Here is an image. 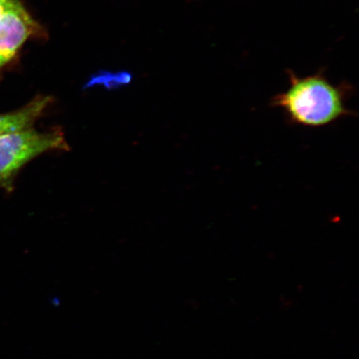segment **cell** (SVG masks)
Instances as JSON below:
<instances>
[{
    "mask_svg": "<svg viewBox=\"0 0 359 359\" xmlns=\"http://www.w3.org/2000/svg\"><path fill=\"white\" fill-rule=\"evenodd\" d=\"M51 102L50 97L39 96L20 110L0 114V135L31 128Z\"/></svg>",
    "mask_w": 359,
    "mask_h": 359,
    "instance_id": "cell-4",
    "label": "cell"
},
{
    "mask_svg": "<svg viewBox=\"0 0 359 359\" xmlns=\"http://www.w3.org/2000/svg\"><path fill=\"white\" fill-rule=\"evenodd\" d=\"M15 0H0V16L6 12Z\"/></svg>",
    "mask_w": 359,
    "mask_h": 359,
    "instance_id": "cell-5",
    "label": "cell"
},
{
    "mask_svg": "<svg viewBox=\"0 0 359 359\" xmlns=\"http://www.w3.org/2000/svg\"><path fill=\"white\" fill-rule=\"evenodd\" d=\"M42 34V27L15 0L0 16V69L11 62L27 40Z\"/></svg>",
    "mask_w": 359,
    "mask_h": 359,
    "instance_id": "cell-3",
    "label": "cell"
},
{
    "mask_svg": "<svg viewBox=\"0 0 359 359\" xmlns=\"http://www.w3.org/2000/svg\"><path fill=\"white\" fill-rule=\"evenodd\" d=\"M55 150L69 151L64 132L33 128L0 135V187L11 190L20 170L36 156Z\"/></svg>",
    "mask_w": 359,
    "mask_h": 359,
    "instance_id": "cell-2",
    "label": "cell"
},
{
    "mask_svg": "<svg viewBox=\"0 0 359 359\" xmlns=\"http://www.w3.org/2000/svg\"><path fill=\"white\" fill-rule=\"evenodd\" d=\"M345 86H335L324 75L299 78L290 74V86L273 98L271 106L280 109L291 125L305 128H321L352 116L348 109Z\"/></svg>",
    "mask_w": 359,
    "mask_h": 359,
    "instance_id": "cell-1",
    "label": "cell"
}]
</instances>
